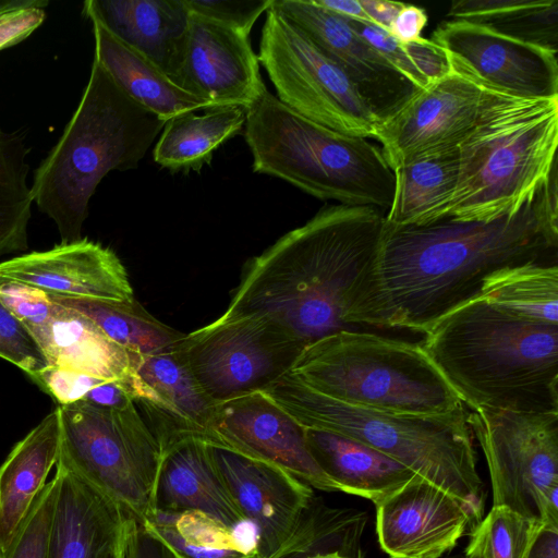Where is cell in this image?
Listing matches in <instances>:
<instances>
[{
    "label": "cell",
    "mask_w": 558,
    "mask_h": 558,
    "mask_svg": "<svg viewBox=\"0 0 558 558\" xmlns=\"http://www.w3.org/2000/svg\"><path fill=\"white\" fill-rule=\"evenodd\" d=\"M557 199L554 167L519 210L494 220L441 219L403 227L385 222L377 252L354 289L347 323L425 333L478 296L492 274L549 263L558 246Z\"/></svg>",
    "instance_id": "6da1fadb"
},
{
    "label": "cell",
    "mask_w": 558,
    "mask_h": 558,
    "mask_svg": "<svg viewBox=\"0 0 558 558\" xmlns=\"http://www.w3.org/2000/svg\"><path fill=\"white\" fill-rule=\"evenodd\" d=\"M386 213L372 206L327 205L244 266L221 320L256 315L284 328L306 348L341 330L371 265Z\"/></svg>",
    "instance_id": "7a4b0ae2"
},
{
    "label": "cell",
    "mask_w": 558,
    "mask_h": 558,
    "mask_svg": "<svg viewBox=\"0 0 558 558\" xmlns=\"http://www.w3.org/2000/svg\"><path fill=\"white\" fill-rule=\"evenodd\" d=\"M421 344L472 410L558 412V325L512 316L478 295L436 322Z\"/></svg>",
    "instance_id": "3957f363"
},
{
    "label": "cell",
    "mask_w": 558,
    "mask_h": 558,
    "mask_svg": "<svg viewBox=\"0 0 558 558\" xmlns=\"http://www.w3.org/2000/svg\"><path fill=\"white\" fill-rule=\"evenodd\" d=\"M165 124L93 60L78 106L31 184L34 203L56 223L61 243L82 239L89 199L102 178L136 168Z\"/></svg>",
    "instance_id": "277c9868"
},
{
    "label": "cell",
    "mask_w": 558,
    "mask_h": 558,
    "mask_svg": "<svg viewBox=\"0 0 558 558\" xmlns=\"http://www.w3.org/2000/svg\"><path fill=\"white\" fill-rule=\"evenodd\" d=\"M300 425L361 441L402 463L465 504L476 523L484 514V485L466 410L416 416L349 405L308 388L287 373L263 391Z\"/></svg>",
    "instance_id": "5b68a950"
},
{
    "label": "cell",
    "mask_w": 558,
    "mask_h": 558,
    "mask_svg": "<svg viewBox=\"0 0 558 558\" xmlns=\"http://www.w3.org/2000/svg\"><path fill=\"white\" fill-rule=\"evenodd\" d=\"M558 97L523 98L487 88L459 144L456 191L444 219L494 220L519 210L557 165Z\"/></svg>",
    "instance_id": "8992f818"
},
{
    "label": "cell",
    "mask_w": 558,
    "mask_h": 558,
    "mask_svg": "<svg viewBox=\"0 0 558 558\" xmlns=\"http://www.w3.org/2000/svg\"><path fill=\"white\" fill-rule=\"evenodd\" d=\"M245 113L244 136L255 172L320 199L390 208L395 173L379 146L303 118L267 89Z\"/></svg>",
    "instance_id": "52a82bcc"
},
{
    "label": "cell",
    "mask_w": 558,
    "mask_h": 558,
    "mask_svg": "<svg viewBox=\"0 0 558 558\" xmlns=\"http://www.w3.org/2000/svg\"><path fill=\"white\" fill-rule=\"evenodd\" d=\"M290 375L336 401L380 412L433 416L464 408L421 343L341 330L307 345Z\"/></svg>",
    "instance_id": "ba28073f"
},
{
    "label": "cell",
    "mask_w": 558,
    "mask_h": 558,
    "mask_svg": "<svg viewBox=\"0 0 558 558\" xmlns=\"http://www.w3.org/2000/svg\"><path fill=\"white\" fill-rule=\"evenodd\" d=\"M60 448L56 466L142 521L156 510L162 449L135 402L105 409L84 401L57 405Z\"/></svg>",
    "instance_id": "9c48e42d"
},
{
    "label": "cell",
    "mask_w": 558,
    "mask_h": 558,
    "mask_svg": "<svg viewBox=\"0 0 558 558\" xmlns=\"http://www.w3.org/2000/svg\"><path fill=\"white\" fill-rule=\"evenodd\" d=\"M489 471L493 506L558 526V412L466 413Z\"/></svg>",
    "instance_id": "30bf717a"
},
{
    "label": "cell",
    "mask_w": 558,
    "mask_h": 558,
    "mask_svg": "<svg viewBox=\"0 0 558 558\" xmlns=\"http://www.w3.org/2000/svg\"><path fill=\"white\" fill-rule=\"evenodd\" d=\"M257 58L276 97L289 109L332 131L374 140L379 121L351 82L272 4L266 12Z\"/></svg>",
    "instance_id": "8fae6325"
},
{
    "label": "cell",
    "mask_w": 558,
    "mask_h": 558,
    "mask_svg": "<svg viewBox=\"0 0 558 558\" xmlns=\"http://www.w3.org/2000/svg\"><path fill=\"white\" fill-rule=\"evenodd\" d=\"M204 392L216 403L264 391L286 375L304 344L265 316H243L196 329L178 344Z\"/></svg>",
    "instance_id": "7c38bea8"
},
{
    "label": "cell",
    "mask_w": 558,
    "mask_h": 558,
    "mask_svg": "<svg viewBox=\"0 0 558 558\" xmlns=\"http://www.w3.org/2000/svg\"><path fill=\"white\" fill-rule=\"evenodd\" d=\"M430 40L453 70L485 88L523 98L558 97L557 52L457 20L440 23Z\"/></svg>",
    "instance_id": "4fadbf2b"
},
{
    "label": "cell",
    "mask_w": 558,
    "mask_h": 558,
    "mask_svg": "<svg viewBox=\"0 0 558 558\" xmlns=\"http://www.w3.org/2000/svg\"><path fill=\"white\" fill-rule=\"evenodd\" d=\"M486 92L452 68L418 89L377 125L374 140L391 170L423 155L459 146L474 128Z\"/></svg>",
    "instance_id": "5bb4252c"
},
{
    "label": "cell",
    "mask_w": 558,
    "mask_h": 558,
    "mask_svg": "<svg viewBox=\"0 0 558 558\" xmlns=\"http://www.w3.org/2000/svg\"><path fill=\"white\" fill-rule=\"evenodd\" d=\"M206 442L276 463L311 487L341 492L311 454L304 427L263 391L218 403Z\"/></svg>",
    "instance_id": "9a60e30c"
},
{
    "label": "cell",
    "mask_w": 558,
    "mask_h": 558,
    "mask_svg": "<svg viewBox=\"0 0 558 558\" xmlns=\"http://www.w3.org/2000/svg\"><path fill=\"white\" fill-rule=\"evenodd\" d=\"M210 447L239 507L255 526L258 558H276L313 505L312 487L276 463Z\"/></svg>",
    "instance_id": "2e32d148"
},
{
    "label": "cell",
    "mask_w": 558,
    "mask_h": 558,
    "mask_svg": "<svg viewBox=\"0 0 558 558\" xmlns=\"http://www.w3.org/2000/svg\"><path fill=\"white\" fill-rule=\"evenodd\" d=\"M374 505L390 558H440L477 524L465 504L418 474Z\"/></svg>",
    "instance_id": "e0dca14e"
},
{
    "label": "cell",
    "mask_w": 558,
    "mask_h": 558,
    "mask_svg": "<svg viewBox=\"0 0 558 558\" xmlns=\"http://www.w3.org/2000/svg\"><path fill=\"white\" fill-rule=\"evenodd\" d=\"M272 7L340 68L379 123L418 90L360 37L347 20L314 0H272Z\"/></svg>",
    "instance_id": "ac0fdd59"
},
{
    "label": "cell",
    "mask_w": 558,
    "mask_h": 558,
    "mask_svg": "<svg viewBox=\"0 0 558 558\" xmlns=\"http://www.w3.org/2000/svg\"><path fill=\"white\" fill-rule=\"evenodd\" d=\"M181 88L213 108H248L267 89L250 36L191 13Z\"/></svg>",
    "instance_id": "d6986e66"
},
{
    "label": "cell",
    "mask_w": 558,
    "mask_h": 558,
    "mask_svg": "<svg viewBox=\"0 0 558 558\" xmlns=\"http://www.w3.org/2000/svg\"><path fill=\"white\" fill-rule=\"evenodd\" d=\"M131 355L124 384L160 446L185 435L206 441L217 404L201 388L178 348Z\"/></svg>",
    "instance_id": "ffe728a7"
},
{
    "label": "cell",
    "mask_w": 558,
    "mask_h": 558,
    "mask_svg": "<svg viewBox=\"0 0 558 558\" xmlns=\"http://www.w3.org/2000/svg\"><path fill=\"white\" fill-rule=\"evenodd\" d=\"M0 277L28 283L48 294L118 303L135 300L118 255L87 238L1 262Z\"/></svg>",
    "instance_id": "44dd1931"
},
{
    "label": "cell",
    "mask_w": 558,
    "mask_h": 558,
    "mask_svg": "<svg viewBox=\"0 0 558 558\" xmlns=\"http://www.w3.org/2000/svg\"><path fill=\"white\" fill-rule=\"evenodd\" d=\"M83 13L98 20L181 88L191 15L184 0H87Z\"/></svg>",
    "instance_id": "7402d4cb"
},
{
    "label": "cell",
    "mask_w": 558,
    "mask_h": 558,
    "mask_svg": "<svg viewBox=\"0 0 558 558\" xmlns=\"http://www.w3.org/2000/svg\"><path fill=\"white\" fill-rule=\"evenodd\" d=\"M161 449L156 509L197 510L233 529L250 523L208 442L185 435L171 439Z\"/></svg>",
    "instance_id": "603a6c76"
},
{
    "label": "cell",
    "mask_w": 558,
    "mask_h": 558,
    "mask_svg": "<svg viewBox=\"0 0 558 558\" xmlns=\"http://www.w3.org/2000/svg\"><path fill=\"white\" fill-rule=\"evenodd\" d=\"M56 475L48 558H104L122 535L129 515L64 469L56 466Z\"/></svg>",
    "instance_id": "cb8c5ba5"
},
{
    "label": "cell",
    "mask_w": 558,
    "mask_h": 558,
    "mask_svg": "<svg viewBox=\"0 0 558 558\" xmlns=\"http://www.w3.org/2000/svg\"><path fill=\"white\" fill-rule=\"evenodd\" d=\"M25 327L49 366L122 383L131 373V353L73 308L52 301L50 314L43 324Z\"/></svg>",
    "instance_id": "d4e9b609"
},
{
    "label": "cell",
    "mask_w": 558,
    "mask_h": 558,
    "mask_svg": "<svg viewBox=\"0 0 558 558\" xmlns=\"http://www.w3.org/2000/svg\"><path fill=\"white\" fill-rule=\"evenodd\" d=\"M60 418L56 407L24 438L17 441L0 465V549L15 531L47 484L57 464Z\"/></svg>",
    "instance_id": "484cf974"
},
{
    "label": "cell",
    "mask_w": 558,
    "mask_h": 558,
    "mask_svg": "<svg viewBox=\"0 0 558 558\" xmlns=\"http://www.w3.org/2000/svg\"><path fill=\"white\" fill-rule=\"evenodd\" d=\"M304 430L311 454L341 492L376 504L416 475L397 460L350 437L323 429Z\"/></svg>",
    "instance_id": "4316f807"
},
{
    "label": "cell",
    "mask_w": 558,
    "mask_h": 558,
    "mask_svg": "<svg viewBox=\"0 0 558 558\" xmlns=\"http://www.w3.org/2000/svg\"><path fill=\"white\" fill-rule=\"evenodd\" d=\"M95 39L94 59L134 101L166 122L177 116L213 109L209 101L177 86L153 62L88 17Z\"/></svg>",
    "instance_id": "83f0119b"
},
{
    "label": "cell",
    "mask_w": 558,
    "mask_h": 558,
    "mask_svg": "<svg viewBox=\"0 0 558 558\" xmlns=\"http://www.w3.org/2000/svg\"><path fill=\"white\" fill-rule=\"evenodd\" d=\"M395 191L386 223L425 226L444 219L456 191L458 146L433 151L393 169Z\"/></svg>",
    "instance_id": "f1b7e54d"
},
{
    "label": "cell",
    "mask_w": 558,
    "mask_h": 558,
    "mask_svg": "<svg viewBox=\"0 0 558 558\" xmlns=\"http://www.w3.org/2000/svg\"><path fill=\"white\" fill-rule=\"evenodd\" d=\"M168 120L154 148L155 161L173 172L199 171L210 163L214 151L242 132L246 113L241 107L208 109Z\"/></svg>",
    "instance_id": "f546056e"
},
{
    "label": "cell",
    "mask_w": 558,
    "mask_h": 558,
    "mask_svg": "<svg viewBox=\"0 0 558 558\" xmlns=\"http://www.w3.org/2000/svg\"><path fill=\"white\" fill-rule=\"evenodd\" d=\"M137 522L177 558H258L256 543L243 541L239 527L197 510L156 509Z\"/></svg>",
    "instance_id": "4dcf8cb0"
},
{
    "label": "cell",
    "mask_w": 558,
    "mask_h": 558,
    "mask_svg": "<svg viewBox=\"0 0 558 558\" xmlns=\"http://www.w3.org/2000/svg\"><path fill=\"white\" fill-rule=\"evenodd\" d=\"M447 16L549 51H558L557 0H458Z\"/></svg>",
    "instance_id": "1f68e13d"
},
{
    "label": "cell",
    "mask_w": 558,
    "mask_h": 558,
    "mask_svg": "<svg viewBox=\"0 0 558 558\" xmlns=\"http://www.w3.org/2000/svg\"><path fill=\"white\" fill-rule=\"evenodd\" d=\"M49 296L88 317L112 341L133 354L149 355L172 350L184 337L150 315L136 300L118 303L59 294Z\"/></svg>",
    "instance_id": "d6a6232c"
},
{
    "label": "cell",
    "mask_w": 558,
    "mask_h": 558,
    "mask_svg": "<svg viewBox=\"0 0 558 558\" xmlns=\"http://www.w3.org/2000/svg\"><path fill=\"white\" fill-rule=\"evenodd\" d=\"M480 295L512 316L558 325L556 263H529L500 269L484 280Z\"/></svg>",
    "instance_id": "836d02e7"
},
{
    "label": "cell",
    "mask_w": 558,
    "mask_h": 558,
    "mask_svg": "<svg viewBox=\"0 0 558 558\" xmlns=\"http://www.w3.org/2000/svg\"><path fill=\"white\" fill-rule=\"evenodd\" d=\"M29 148L19 132L0 129V256L26 252L34 203L27 183Z\"/></svg>",
    "instance_id": "e575fe53"
},
{
    "label": "cell",
    "mask_w": 558,
    "mask_h": 558,
    "mask_svg": "<svg viewBox=\"0 0 558 558\" xmlns=\"http://www.w3.org/2000/svg\"><path fill=\"white\" fill-rule=\"evenodd\" d=\"M541 522L505 506H493L471 530L464 558H523Z\"/></svg>",
    "instance_id": "d590c367"
},
{
    "label": "cell",
    "mask_w": 558,
    "mask_h": 558,
    "mask_svg": "<svg viewBox=\"0 0 558 558\" xmlns=\"http://www.w3.org/2000/svg\"><path fill=\"white\" fill-rule=\"evenodd\" d=\"M57 490L58 477L54 474L35 498L10 544L0 549V558H48Z\"/></svg>",
    "instance_id": "8d00e7d4"
},
{
    "label": "cell",
    "mask_w": 558,
    "mask_h": 558,
    "mask_svg": "<svg viewBox=\"0 0 558 558\" xmlns=\"http://www.w3.org/2000/svg\"><path fill=\"white\" fill-rule=\"evenodd\" d=\"M0 357L32 375L48 362L25 325L0 303Z\"/></svg>",
    "instance_id": "74e56055"
},
{
    "label": "cell",
    "mask_w": 558,
    "mask_h": 558,
    "mask_svg": "<svg viewBox=\"0 0 558 558\" xmlns=\"http://www.w3.org/2000/svg\"><path fill=\"white\" fill-rule=\"evenodd\" d=\"M347 22L360 37L417 89L430 84L410 58L407 45L397 40L387 29L368 22L354 20H347Z\"/></svg>",
    "instance_id": "f35d334b"
},
{
    "label": "cell",
    "mask_w": 558,
    "mask_h": 558,
    "mask_svg": "<svg viewBox=\"0 0 558 558\" xmlns=\"http://www.w3.org/2000/svg\"><path fill=\"white\" fill-rule=\"evenodd\" d=\"M191 13L225 24L250 36L257 19L272 0H184Z\"/></svg>",
    "instance_id": "ab89813d"
},
{
    "label": "cell",
    "mask_w": 558,
    "mask_h": 558,
    "mask_svg": "<svg viewBox=\"0 0 558 558\" xmlns=\"http://www.w3.org/2000/svg\"><path fill=\"white\" fill-rule=\"evenodd\" d=\"M0 303L25 326L43 324L52 301L44 290L21 281L0 277Z\"/></svg>",
    "instance_id": "60d3db41"
},
{
    "label": "cell",
    "mask_w": 558,
    "mask_h": 558,
    "mask_svg": "<svg viewBox=\"0 0 558 558\" xmlns=\"http://www.w3.org/2000/svg\"><path fill=\"white\" fill-rule=\"evenodd\" d=\"M28 377L53 398L58 405L84 400L89 390L105 380L53 366H47Z\"/></svg>",
    "instance_id": "b9f144b4"
},
{
    "label": "cell",
    "mask_w": 558,
    "mask_h": 558,
    "mask_svg": "<svg viewBox=\"0 0 558 558\" xmlns=\"http://www.w3.org/2000/svg\"><path fill=\"white\" fill-rule=\"evenodd\" d=\"M47 0H16L0 11V50L17 45L46 19Z\"/></svg>",
    "instance_id": "7bdbcfd3"
},
{
    "label": "cell",
    "mask_w": 558,
    "mask_h": 558,
    "mask_svg": "<svg viewBox=\"0 0 558 558\" xmlns=\"http://www.w3.org/2000/svg\"><path fill=\"white\" fill-rule=\"evenodd\" d=\"M410 58L429 83L446 75L450 70L448 57L442 48L430 39L421 37L405 43Z\"/></svg>",
    "instance_id": "ee69618b"
},
{
    "label": "cell",
    "mask_w": 558,
    "mask_h": 558,
    "mask_svg": "<svg viewBox=\"0 0 558 558\" xmlns=\"http://www.w3.org/2000/svg\"><path fill=\"white\" fill-rule=\"evenodd\" d=\"M125 558H177L161 542L129 517Z\"/></svg>",
    "instance_id": "f6af8a7d"
},
{
    "label": "cell",
    "mask_w": 558,
    "mask_h": 558,
    "mask_svg": "<svg viewBox=\"0 0 558 558\" xmlns=\"http://www.w3.org/2000/svg\"><path fill=\"white\" fill-rule=\"evenodd\" d=\"M427 21L428 17L423 8L404 3L388 32L401 43H411L422 37Z\"/></svg>",
    "instance_id": "bcb514c9"
},
{
    "label": "cell",
    "mask_w": 558,
    "mask_h": 558,
    "mask_svg": "<svg viewBox=\"0 0 558 558\" xmlns=\"http://www.w3.org/2000/svg\"><path fill=\"white\" fill-rule=\"evenodd\" d=\"M82 401L105 409H121L134 402L128 387L120 380L101 381Z\"/></svg>",
    "instance_id": "7dc6e473"
},
{
    "label": "cell",
    "mask_w": 558,
    "mask_h": 558,
    "mask_svg": "<svg viewBox=\"0 0 558 558\" xmlns=\"http://www.w3.org/2000/svg\"><path fill=\"white\" fill-rule=\"evenodd\" d=\"M523 558H558V526L539 523Z\"/></svg>",
    "instance_id": "c3c4849f"
},
{
    "label": "cell",
    "mask_w": 558,
    "mask_h": 558,
    "mask_svg": "<svg viewBox=\"0 0 558 558\" xmlns=\"http://www.w3.org/2000/svg\"><path fill=\"white\" fill-rule=\"evenodd\" d=\"M360 2L371 22L387 31L404 4L388 0H360Z\"/></svg>",
    "instance_id": "681fc988"
},
{
    "label": "cell",
    "mask_w": 558,
    "mask_h": 558,
    "mask_svg": "<svg viewBox=\"0 0 558 558\" xmlns=\"http://www.w3.org/2000/svg\"><path fill=\"white\" fill-rule=\"evenodd\" d=\"M324 9L345 19L372 23L360 0H314ZM373 24V23H372Z\"/></svg>",
    "instance_id": "f907efd6"
},
{
    "label": "cell",
    "mask_w": 558,
    "mask_h": 558,
    "mask_svg": "<svg viewBox=\"0 0 558 558\" xmlns=\"http://www.w3.org/2000/svg\"><path fill=\"white\" fill-rule=\"evenodd\" d=\"M128 523H129V519H128L125 529H124L122 535L120 536L119 541L104 558H125Z\"/></svg>",
    "instance_id": "816d5d0a"
},
{
    "label": "cell",
    "mask_w": 558,
    "mask_h": 558,
    "mask_svg": "<svg viewBox=\"0 0 558 558\" xmlns=\"http://www.w3.org/2000/svg\"><path fill=\"white\" fill-rule=\"evenodd\" d=\"M9 2L7 0H0V11L8 7Z\"/></svg>",
    "instance_id": "f5cc1de1"
},
{
    "label": "cell",
    "mask_w": 558,
    "mask_h": 558,
    "mask_svg": "<svg viewBox=\"0 0 558 558\" xmlns=\"http://www.w3.org/2000/svg\"><path fill=\"white\" fill-rule=\"evenodd\" d=\"M440 558H460V557H459V556H446V555H445V556H442V557H440Z\"/></svg>",
    "instance_id": "db71d44e"
}]
</instances>
